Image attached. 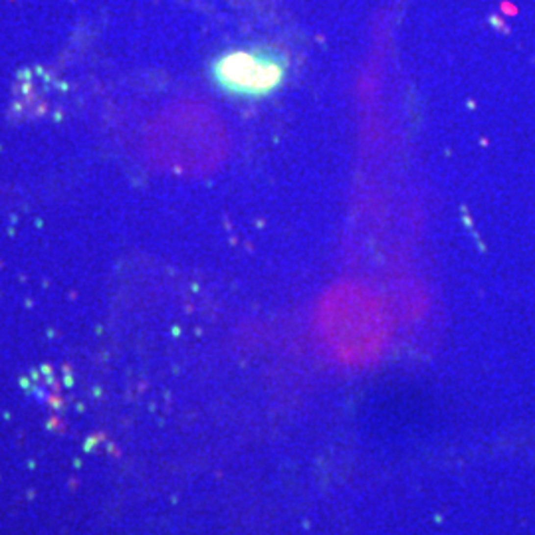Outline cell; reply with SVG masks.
Segmentation results:
<instances>
[{
	"instance_id": "obj_1",
	"label": "cell",
	"mask_w": 535,
	"mask_h": 535,
	"mask_svg": "<svg viewBox=\"0 0 535 535\" xmlns=\"http://www.w3.org/2000/svg\"><path fill=\"white\" fill-rule=\"evenodd\" d=\"M208 74L212 83L238 100H264L276 93L287 77V56L274 46L232 48L218 54Z\"/></svg>"
}]
</instances>
